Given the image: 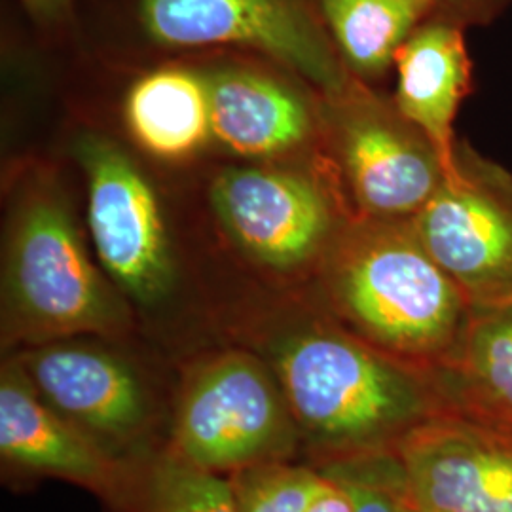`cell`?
<instances>
[{
	"label": "cell",
	"instance_id": "6da1fadb",
	"mask_svg": "<svg viewBox=\"0 0 512 512\" xmlns=\"http://www.w3.org/2000/svg\"><path fill=\"white\" fill-rule=\"evenodd\" d=\"M298 429L334 459L391 450L450 408L433 370L408 365L338 329L304 330L275 355Z\"/></svg>",
	"mask_w": 512,
	"mask_h": 512
},
{
	"label": "cell",
	"instance_id": "7a4b0ae2",
	"mask_svg": "<svg viewBox=\"0 0 512 512\" xmlns=\"http://www.w3.org/2000/svg\"><path fill=\"white\" fill-rule=\"evenodd\" d=\"M329 289L355 336L433 372L452 359L473 313L410 220H370L353 230L332 258Z\"/></svg>",
	"mask_w": 512,
	"mask_h": 512
},
{
	"label": "cell",
	"instance_id": "3957f363",
	"mask_svg": "<svg viewBox=\"0 0 512 512\" xmlns=\"http://www.w3.org/2000/svg\"><path fill=\"white\" fill-rule=\"evenodd\" d=\"M128 313L86 253L63 198L48 184L21 194L4 264V334L48 344L116 334Z\"/></svg>",
	"mask_w": 512,
	"mask_h": 512
},
{
	"label": "cell",
	"instance_id": "277c9868",
	"mask_svg": "<svg viewBox=\"0 0 512 512\" xmlns=\"http://www.w3.org/2000/svg\"><path fill=\"white\" fill-rule=\"evenodd\" d=\"M300 429L277 376L243 351H224L184 378L173 423L181 458L215 473H238L293 454Z\"/></svg>",
	"mask_w": 512,
	"mask_h": 512
},
{
	"label": "cell",
	"instance_id": "5b68a950",
	"mask_svg": "<svg viewBox=\"0 0 512 512\" xmlns=\"http://www.w3.org/2000/svg\"><path fill=\"white\" fill-rule=\"evenodd\" d=\"M414 232L473 308L512 298V175L458 145Z\"/></svg>",
	"mask_w": 512,
	"mask_h": 512
},
{
	"label": "cell",
	"instance_id": "8992f818",
	"mask_svg": "<svg viewBox=\"0 0 512 512\" xmlns=\"http://www.w3.org/2000/svg\"><path fill=\"white\" fill-rule=\"evenodd\" d=\"M412 512H512V429L446 408L393 448Z\"/></svg>",
	"mask_w": 512,
	"mask_h": 512
},
{
	"label": "cell",
	"instance_id": "52a82bcc",
	"mask_svg": "<svg viewBox=\"0 0 512 512\" xmlns=\"http://www.w3.org/2000/svg\"><path fill=\"white\" fill-rule=\"evenodd\" d=\"M148 35L165 46L239 44L272 55L340 99L348 73L296 0H141Z\"/></svg>",
	"mask_w": 512,
	"mask_h": 512
},
{
	"label": "cell",
	"instance_id": "ba28073f",
	"mask_svg": "<svg viewBox=\"0 0 512 512\" xmlns=\"http://www.w3.org/2000/svg\"><path fill=\"white\" fill-rule=\"evenodd\" d=\"M78 158L88 175V222L103 268L135 302L162 300L173 283V262L154 190L109 141L84 139Z\"/></svg>",
	"mask_w": 512,
	"mask_h": 512
},
{
	"label": "cell",
	"instance_id": "9c48e42d",
	"mask_svg": "<svg viewBox=\"0 0 512 512\" xmlns=\"http://www.w3.org/2000/svg\"><path fill=\"white\" fill-rule=\"evenodd\" d=\"M338 148L349 188L370 220L414 219L446 175L437 148L403 114L374 105L346 112Z\"/></svg>",
	"mask_w": 512,
	"mask_h": 512
},
{
	"label": "cell",
	"instance_id": "30bf717a",
	"mask_svg": "<svg viewBox=\"0 0 512 512\" xmlns=\"http://www.w3.org/2000/svg\"><path fill=\"white\" fill-rule=\"evenodd\" d=\"M213 203L239 247L274 268L317 255L334 226L327 196L285 171L230 169L213 186Z\"/></svg>",
	"mask_w": 512,
	"mask_h": 512
},
{
	"label": "cell",
	"instance_id": "8fae6325",
	"mask_svg": "<svg viewBox=\"0 0 512 512\" xmlns=\"http://www.w3.org/2000/svg\"><path fill=\"white\" fill-rule=\"evenodd\" d=\"M0 456L19 471L57 476L124 501L133 478L109 450L38 395L19 359L0 374Z\"/></svg>",
	"mask_w": 512,
	"mask_h": 512
},
{
	"label": "cell",
	"instance_id": "7c38bea8",
	"mask_svg": "<svg viewBox=\"0 0 512 512\" xmlns=\"http://www.w3.org/2000/svg\"><path fill=\"white\" fill-rule=\"evenodd\" d=\"M38 395L103 446L129 442L152 416L148 391L131 366L105 349L48 342L19 357Z\"/></svg>",
	"mask_w": 512,
	"mask_h": 512
},
{
	"label": "cell",
	"instance_id": "4fadbf2b",
	"mask_svg": "<svg viewBox=\"0 0 512 512\" xmlns=\"http://www.w3.org/2000/svg\"><path fill=\"white\" fill-rule=\"evenodd\" d=\"M463 25L429 18L397 52V110L437 148L450 169L456 160L454 120L471 84Z\"/></svg>",
	"mask_w": 512,
	"mask_h": 512
},
{
	"label": "cell",
	"instance_id": "5bb4252c",
	"mask_svg": "<svg viewBox=\"0 0 512 512\" xmlns=\"http://www.w3.org/2000/svg\"><path fill=\"white\" fill-rule=\"evenodd\" d=\"M213 137L241 156H277L310 135L304 101L272 78L222 71L207 80Z\"/></svg>",
	"mask_w": 512,
	"mask_h": 512
},
{
	"label": "cell",
	"instance_id": "9a60e30c",
	"mask_svg": "<svg viewBox=\"0 0 512 512\" xmlns=\"http://www.w3.org/2000/svg\"><path fill=\"white\" fill-rule=\"evenodd\" d=\"M435 376L450 408L512 429V298L473 308L456 353Z\"/></svg>",
	"mask_w": 512,
	"mask_h": 512
},
{
	"label": "cell",
	"instance_id": "2e32d148",
	"mask_svg": "<svg viewBox=\"0 0 512 512\" xmlns=\"http://www.w3.org/2000/svg\"><path fill=\"white\" fill-rule=\"evenodd\" d=\"M126 120L152 156L188 158L213 135L207 80L177 67L148 73L129 90Z\"/></svg>",
	"mask_w": 512,
	"mask_h": 512
},
{
	"label": "cell",
	"instance_id": "e0dca14e",
	"mask_svg": "<svg viewBox=\"0 0 512 512\" xmlns=\"http://www.w3.org/2000/svg\"><path fill=\"white\" fill-rule=\"evenodd\" d=\"M332 38L351 71L378 76L431 18V0H321Z\"/></svg>",
	"mask_w": 512,
	"mask_h": 512
},
{
	"label": "cell",
	"instance_id": "ac0fdd59",
	"mask_svg": "<svg viewBox=\"0 0 512 512\" xmlns=\"http://www.w3.org/2000/svg\"><path fill=\"white\" fill-rule=\"evenodd\" d=\"M133 512H239L232 480L167 454L131 482ZM128 499V497H126Z\"/></svg>",
	"mask_w": 512,
	"mask_h": 512
},
{
	"label": "cell",
	"instance_id": "d6986e66",
	"mask_svg": "<svg viewBox=\"0 0 512 512\" xmlns=\"http://www.w3.org/2000/svg\"><path fill=\"white\" fill-rule=\"evenodd\" d=\"M232 475L239 512H308L325 484L323 471L285 461L262 463Z\"/></svg>",
	"mask_w": 512,
	"mask_h": 512
},
{
	"label": "cell",
	"instance_id": "ffe728a7",
	"mask_svg": "<svg viewBox=\"0 0 512 512\" xmlns=\"http://www.w3.org/2000/svg\"><path fill=\"white\" fill-rule=\"evenodd\" d=\"M323 473L348 490L353 512H412L393 450L332 459Z\"/></svg>",
	"mask_w": 512,
	"mask_h": 512
},
{
	"label": "cell",
	"instance_id": "44dd1931",
	"mask_svg": "<svg viewBox=\"0 0 512 512\" xmlns=\"http://www.w3.org/2000/svg\"><path fill=\"white\" fill-rule=\"evenodd\" d=\"M507 0H431V18L450 19L459 25L492 18Z\"/></svg>",
	"mask_w": 512,
	"mask_h": 512
},
{
	"label": "cell",
	"instance_id": "7402d4cb",
	"mask_svg": "<svg viewBox=\"0 0 512 512\" xmlns=\"http://www.w3.org/2000/svg\"><path fill=\"white\" fill-rule=\"evenodd\" d=\"M308 512H353V501L348 490L340 482L325 475V484L315 497V501L311 503Z\"/></svg>",
	"mask_w": 512,
	"mask_h": 512
},
{
	"label": "cell",
	"instance_id": "603a6c76",
	"mask_svg": "<svg viewBox=\"0 0 512 512\" xmlns=\"http://www.w3.org/2000/svg\"><path fill=\"white\" fill-rule=\"evenodd\" d=\"M21 2L38 21H55L63 18L71 6V0H21Z\"/></svg>",
	"mask_w": 512,
	"mask_h": 512
}]
</instances>
